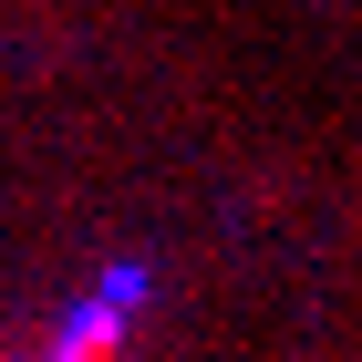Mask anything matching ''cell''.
I'll use <instances>...</instances> for the list:
<instances>
[{
	"instance_id": "obj_1",
	"label": "cell",
	"mask_w": 362,
	"mask_h": 362,
	"mask_svg": "<svg viewBox=\"0 0 362 362\" xmlns=\"http://www.w3.org/2000/svg\"><path fill=\"white\" fill-rule=\"evenodd\" d=\"M124 310H135V300L93 290V310H73V321L52 332V352H42V362H114V352H124Z\"/></svg>"
}]
</instances>
